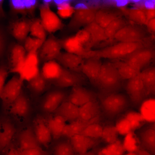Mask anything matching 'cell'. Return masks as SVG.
<instances>
[{
  "label": "cell",
  "mask_w": 155,
  "mask_h": 155,
  "mask_svg": "<svg viewBox=\"0 0 155 155\" xmlns=\"http://www.w3.org/2000/svg\"><path fill=\"white\" fill-rule=\"evenodd\" d=\"M123 80L113 62L102 63L98 76L94 85L100 93L104 96L118 92L121 88Z\"/></svg>",
  "instance_id": "1"
},
{
  "label": "cell",
  "mask_w": 155,
  "mask_h": 155,
  "mask_svg": "<svg viewBox=\"0 0 155 155\" xmlns=\"http://www.w3.org/2000/svg\"><path fill=\"white\" fill-rule=\"evenodd\" d=\"M142 47L140 42H120L114 45L97 50H90L87 58L97 57L112 60L125 58Z\"/></svg>",
  "instance_id": "2"
},
{
  "label": "cell",
  "mask_w": 155,
  "mask_h": 155,
  "mask_svg": "<svg viewBox=\"0 0 155 155\" xmlns=\"http://www.w3.org/2000/svg\"><path fill=\"white\" fill-rule=\"evenodd\" d=\"M100 108L107 116L113 117L123 111L127 107L128 99L124 94L118 92L100 96Z\"/></svg>",
  "instance_id": "3"
},
{
  "label": "cell",
  "mask_w": 155,
  "mask_h": 155,
  "mask_svg": "<svg viewBox=\"0 0 155 155\" xmlns=\"http://www.w3.org/2000/svg\"><path fill=\"white\" fill-rule=\"evenodd\" d=\"M24 82L19 75L16 74L6 83L0 92L4 110H8L11 104L20 94Z\"/></svg>",
  "instance_id": "4"
},
{
  "label": "cell",
  "mask_w": 155,
  "mask_h": 155,
  "mask_svg": "<svg viewBox=\"0 0 155 155\" xmlns=\"http://www.w3.org/2000/svg\"><path fill=\"white\" fill-rule=\"evenodd\" d=\"M39 9L40 20L46 32L52 33L63 28L61 21L50 8L49 1H44L40 6Z\"/></svg>",
  "instance_id": "5"
},
{
  "label": "cell",
  "mask_w": 155,
  "mask_h": 155,
  "mask_svg": "<svg viewBox=\"0 0 155 155\" xmlns=\"http://www.w3.org/2000/svg\"><path fill=\"white\" fill-rule=\"evenodd\" d=\"M58 88L48 91L43 96L40 107L44 113H53L66 99L68 94L62 88Z\"/></svg>",
  "instance_id": "6"
},
{
  "label": "cell",
  "mask_w": 155,
  "mask_h": 155,
  "mask_svg": "<svg viewBox=\"0 0 155 155\" xmlns=\"http://www.w3.org/2000/svg\"><path fill=\"white\" fill-rule=\"evenodd\" d=\"M155 57V52L152 50L142 47L125 58V61L141 71L147 68Z\"/></svg>",
  "instance_id": "7"
},
{
  "label": "cell",
  "mask_w": 155,
  "mask_h": 155,
  "mask_svg": "<svg viewBox=\"0 0 155 155\" xmlns=\"http://www.w3.org/2000/svg\"><path fill=\"white\" fill-rule=\"evenodd\" d=\"M86 78L81 73L71 71L63 67L59 77L51 84L59 88L72 87L76 86H83L86 83Z\"/></svg>",
  "instance_id": "8"
},
{
  "label": "cell",
  "mask_w": 155,
  "mask_h": 155,
  "mask_svg": "<svg viewBox=\"0 0 155 155\" xmlns=\"http://www.w3.org/2000/svg\"><path fill=\"white\" fill-rule=\"evenodd\" d=\"M126 90L131 101L135 105H140L148 96L140 74L128 80Z\"/></svg>",
  "instance_id": "9"
},
{
  "label": "cell",
  "mask_w": 155,
  "mask_h": 155,
  "mask_svg": "<svg viewBox=\"0 0 155 155\" xmlns=\"http://www.w3.org/2000/svg\"><path fill=\"white\" fill-rule=\"evenodd\" d=\"M62 48L61 40L50 35L40 48L38 56L39 59L44 63L55 60L60 53Z\"/></svg>",
  "instance_id": "10"
},
{
  "label": "cell",
  "mask_w": 155,
  "mask_h": 155,
  "mask_svg": "<svg viewBox=\"0 0 155 155\" xmlns=\"http://www.w3.org/2000/svg\"><path fill=\"white\" fill-rule=\"evenodd\" d=\"M96 97L94 92L83 86L78 85L72 87L66 99L79 107L96 100Z\"/></svg>",
  "instance_id": "11"
},
{
  "label": "cell",
  "mask_w": 155,
  "mask_h": 155,
  "mask_svg": "<svg viewBox=\"0 0 155 155\" xmlns=\"http://www.w3.org/2000/svg\"><path fill=\"white\" fill-rule=\"evenodd\" d=\"M96 11L94 9L88 8L75 9L69 24V27L75 28L85 27L94 21Z\"/></svg>",
  "instance_id": "12"
},
{
  "label": "cell",
  "mask_w": 155,
  "mask_h": 155,
  "mask_svg": "<svg viewBox=\"0 0 155 155\" xmlns=\"http://www.w3.org/2000/svg\"><path fill=\"white\" fill-rule=\"evenodd\" d=\"M8 110L12 115L20 118L26 119L29 116L31 112L30 100L22 91Z\"/></svg>",
  "instance_id": "13"
},
{
  "label": "cell",
  "mask_w": 155,
  "mask_h": 155,
  "mask_svg": "<svg viewBox=\"0 0 155 155\" xmlns=\"http://www.w3.org/2000/svg\"><path fill=\"white\" fill-rule=\"evenodd\" d=\"M102 63L100 59L92 57L86 59L81 68V73L94 86L101 70Z\"/></svg>",
  "instance_id": "14"
},
{
  "label": "cell",
  "mask_w": 155,
  "mask_h": 155,
  "mask_svg": "<svg viewBox=\"0 0 155 155\" xmlns=\"http://www.w3.org/2000/svg\"><path fill=\"white\" fill-rule=\"evenodd\" d=\"M144 37V33L140 28L126 25L115 34L114 38L119 42L136 43L140 42Z\"/></svg>",
  "instance_id": "15"
},
{
  "label": "cell",
  "mask_w": 155,
  "mask_h": 155,
  "mask_svg": "<svg viewBox=\"0 0 155 155\" xmlns=\"http://www.w3.org/2000/svg\"><path fill=\"white\" fill-rule=\"evenodd\" d=\"M84 59L81 56L65 52H61L55 60L63 67L81 73V68L84 61Z\"/></svg>",
  "instance_id": "16"
},
{
  "label": "cell",
  "mask_w": 155,
  "mask_h": 155,
  "mask_svg": "<svg viewBox=\"0 0 155 155\" xmlns=\"http://www.w3.org/2000/svg\"><path fill=\"white\" fill-rule=\"evenodd\" d=\"M24 46L19 44L11 48L9 57V72L18 74L22 67L26 56Z\"/></svg>",
  "instance_id": "17"
},
{
  "label": "cell",
  "mask_w": 155,
  "mask_h": 155,
  "mask_svg": "<svg viewBox=\"0 0 155 155\" xmlns=\"http://www.w3.org/2000/svg\"><path fill=\"white\" fill-rule=\"evenodd\" d=\"M98 139L79 134L70 138V142L75 152L80 155L88 151L98 144L99 142Z\"/></svg>",
  "instance_id": "18"
},
{
  "label": "cell",
  "mask_w": 155,
  "mask_h": 155,
  "mask_svg": "<svg viewBox=\"0 0 155 155\" xmlns=\"http://www.w3.org/2000/svg\"><path fill=\"white\" fill-rule=\"evenodd\" d=\"M100 116L88 121L80 120L78 119L71 122L65 125L62 133V135L70 138L74 135L80 134L89 125L93 123H98Z\"/></svg>",
  "instance_id": "19"
},
{
  "label": "cell",
  "mask_w": 155,
  "mask_h": 155,
  "mask_svg": "<svg viewBox=\"0 0 155 155\" xmlns=\"http://www.w3.org/2000/svg\"><path fill=\"white\" fill-rule=\"evenodd\" d=\"M34 126V131L40 144L47 147L51 142L52 135L44 118L41 116L36 117Z\"/></svg>",
  "instance_id": "20"
},
{
  "label": "cell",
  "mask_w": 155,
  "mask_h": 155,
  "mask_svg": "<svg viewBox=\"0 0 155 155\" xmlns=\"http://www.w3.org/2000/svg\"><path fill=\"white\" fill-rule=\"evenodd\" d=\"M16 132L15 127L7 118H1L0 123V149L2 152L9 146Z\"/></svg>",
  "instance_id": "21"
},
{
  "label": "cell",
  "mask_w": 155,
  "mask_h": 155,
  "mask_svg": "<svg viewBox=\"0 0 155 155\" xmlns=\"http://www.w3.org/2000/svg\"><path fill=\"white\" fill-rule=\"evenodd\" d=\"M20 150L40 147L34 129L28 127L21 131L18 137Z\"/></svg>",
  "instance_id": "22"
},
{
  "label": "cell",
  "mask_w": 155,
  "mask_h": 155,
  "mask_svg": "<svg viewBox=\"0 0 155 155\" xmlns=\"http://www.w3.org/2000/svg\"><path fill=\"white\" fill-rule=\"evenodd\" d=\"M32 22V20L25 18L13 22L11 26V34L18 41L24 42L30 32Z\"/></svg>",
  "instance_id": "23"
},
{
  "label": "cell",
  "mask_w": 155,
  "mask_h": 155,
  "mask_svg": "<svg viewBox=\"0 0 155 155\" xmlns=\"http://www.w3.org/2000/svg\"><path fill=\"white\" fill-rule=\"evenodd\" d=\"M53 113L71 122L78 119L79 107L66 99Z\"/></svg>",
  "instance_id": "24"
},
{
  "label": "cell",
  "mask_w": 155,
  "mask_h": 155,
  "mask_svg": "<svg viewBox=\"0 0 155 155\" xmlns=\"http://www.w3.org/2000/svg\"><path fill=\"white\" fill-rule=\"evenodd\" d=\"M62 48L66 52L74 54L86 59L89 50L85 47L74 36L61 40Z\"/></svg>",
  "instance_id": "25"
},
{
  "label": "cell",
  "mask_w": 155,
  "mask_h": 155,
  "mask_svg": "<svg viewBox=\"0 0 155 155\" xmlns=\"http://www.w3.org/2000/svg\"><path fill=\"white\" fill-rule=\"evenodd\" d=\"M27 82V88L32 94L36 96H40L48 91L52 85L40 72Z\"/></svg>",
  "instance_id": "26"
},
{
  "label": "cell",
  "mask_w": 155,
  "mask_h": 155,
  "mask_svg": "<svg viewBox=\"0 0 155 155\" xmlns=\"http://www.w3.org/2000/svg\"><path fill=\"white\" fill-rule=\"evenodd\" d=\"M100 105L96 100L89 102L79 107L78 119L90 120L100 116Z\"/></svg>",
  "instance_id": "27"
},
{
  "label": "cell",
  "mask_w": 155,
  "mask_h": 155,
  "mask_svg": "<svg viewBox=\"0 0 155 155\" xmlns=\"http://www.w3.org/2000/svg\"><path fill=\"white\" fill-rule=\"evenodd\" d=\"M142 148L155 155V130L149 127L142 129L139 133Z\"/></svg>",
  "instance_id": "28"
},
{
  "label": "cell",
  "mask_w": 155,
  "mask_h": 155,
  "mask_svg": "<svg viewBox=\"0 0 155 155\" xmlns=\"http://www.w3.org/2000/svg\"><path fill=\"white\" fill-rule=\"evenodd\" d=\"M62 68L63 67L57 61L51 60L44 63L40 72L51 83L59 77Z\"/></svg>",
  "instance_id": "29"
},
{
  "label": "cell",
  "mask_w": 155,
  "mask_h": 155,
  "mask_svg": "<svg viewBox=\"0 0 155 155\" xmlns=\"http://www.w3.org/2000/svg\"><path fill=\"white\" fill-rule=\"evenodd\" d=\"M140 75L148 95L155 94V67L144 69Z\"/></svg>",
  "instance_id": "30"
},
{
  "label": "cell",
  "mask_w": 155,
  "mask_h": 155,
  "mask_svg": "<svg viewBox=\"0 0 155 155\" xmlns=\"http://www.w3.org/2000/svg\"><path fill=\"white\" fill-rule=\"evenodd\" d=\"M47 125L54 138L57 139L62 135L63 129L66 124V120L62 117L57 115L48 118Z\"/></svg>",
  "instance_id": "31"
},
{
  "label": "cell",
  "mask_w": 155,
  "mask_h": 155,
  "mask_svg": "<svg viewBox=\"0 0 155 155\" xmlns=\"http://www.w3.org/2000/svg\"><path fill=\"white\" fill-rule=\"evenodd\" d=\"M139 112L146 122H155V99H146L140 105Z\"/></svg>",
  "instance_id": "32"
},
{
  "label": "cell",
  "mask_w": 155,
  "mask_h": 155,
  "mask_svg": "<svg viewBox=\"0 0 155 155\" xmlns=\"http://www.w3.org/2000/svg\"><path fill=\"white\" fill-rule=\"evenodd\" d=\"M122 80H128L139 74L140 72L125 61L113 62Z\"/></svg>",
  "instance_id": "33"
},
{
  "label": "cell",
  "mask_w": 155,
  "mask_h": 155,
  "mask_svg": "<svg viewBox=\"0 0 155 155\" xmlns=\"http://www.w3.org/2000/svg\"><path fill=\"white\" fill-rule=\"evenodd\" d=\"M89 33L92 44H96L108 39L104 28L94 21L84 27Z\"/></svg>",
  "instance_id": "34"
},
{
  "label": "cell",
  "mask_w": 155,
  "mask_h": 155,
  "mask_svg": "<svg viewBox=\"0 0 155 155\" xmlns=\"http://www.w3.org/2000/svg\"><path fill=\"white\" fill-rule=\"evenodd\" d=\"M119 17L115 13L100 10L96 11L94 22L105 28L112 21Z\"/></svg>",
  "instance_id": "35"
},
{
  "label": "cell",
  "mask_w": 155,
  "mask_h": 155,
  "mask_svg": "<svg viewBox=\"0 0 155 155\" xmlns=\"http://www.w3.org/2000/svg\"><path fill=\"white\" fill-rule=\"evenodd\" d=\"M46 32L40 19L32 20L30 32L31 35L44 42L46 39Z\"/></svg>",
  "instance_id": "36"
},
{
  "label": "cell",
  "mask_w": 155,
  "mask_h": 155,
  "mask_svg": "<svg viewBox=\"0 0 155 155\" xmlns=\"http://www.w3.org/2000/svg\"><path fill=\"white\" fill-rule=\"evenodd\" d=\"M126 25L125 20L120 17L112 21L104 28L105 34L108 39L114 38L115 34Z\"/></svg>",
  "instance_id": "37"
},
{
  "label": "cell",
  "mask_w": 155,
  "mask_h": 155,
  "mask_svg": "<svg viewBox=\"0 0 155 155\" xmlns=\"http://www.w3.org/2000/svg\"><path fill=\"white\" fill-rule=\"evenodd\" d=\"M38 66L24 64L18 74L24 81L28 82L40 73Z\"/></svg>",
  "instance_id": "38"
},
{
  "label": "cell",
  "mask_w": 155,
  "mask_h": 155,
  "mask_svg": "<svg viewBox=\"0 0 155 155\" xmlns=\"http://www.w3.org/2000/svg\"><path fill=\"white\" fill-rule=\"evenodd\" d=\"M124 117L129 122L133 131L140 128L146 122L140 113L135 111L128 112Z\"/></svg>",
  "instance_id": "39"
},
{
  "label": "cell",
  "mask_w": 155,
  "mask_h": 155,
  "mask_svg": "<svg viewBox=\"0 0 155 155\" xmlns=\"http://www.w3.org/2000/svg\"><path fill=\"white\" fill-rule=\"evenodd\" d=\"M57 9V13L61 18H66L72 16L75 10L70 3L67 1H55Z\"/></svg>",
  "instance_id": "40"
},
{
  "label": "cell",
  "mask_w": 155,
  "mask_h": 155,
  "mask_svg": "<svg viewBox=\"0 0 155 155\" xmlns=\"http://www.w3.org/2000/svg\"><path fill=\"white\" fill-rule=\"evenodd\" d=\"M122 143L125 151L128 152H135L140 148L134 131H132L125 136Z\"/></svg>",
  "instance_id": "41"
},
{
  "label": "cell",
  "mask_w": 155,
  "mask_h": 155,
  "mask_svg": "<svg viewBox=\"0 0 155 155\" xmlns=\"http://www.w3.org/2000/svg\"><path fill=\"white\" fill-rule=\"evenodd\" d=\"M125 150L123 143L119 140L108 145L100 151L106 155H124Z\"/></svg>",
  "instance_id": "42"
},
{
  "label": "cell",
  "mask_w": 155,
  "mask_h": 155,
  "mask_svg": "<svg viewBox=\"0 0 155 155\" xmlns=\"http://www.w3.org/2000/svg\"><path fill=\"white\" fill-rule=\"evenodd\" d=\"M119 135L115 126H107L103 128L101 138L109 144L118 140Z\"/></svg>",
  "instance_id": "43"
},
{
  "label": "cell",
  "mask_w": 155,
  "mask_h": 155,
  "mask_svg": "<svg viewBox=\"0 0 155 155\" xmlns=\"http://www.w3.org/2000/svg\"><path fill=\"white\" fill-rule=\"evenodd\" d=\"M103 128L98 123L91 124L88 126L81 134L94 139L101 138Z\"/></svg>",
  "instance_id": "44"
},
{
  "label": "cell",
  "mask_w": 155,
  "mask_h": 155,
  "mask_svg": "<svg viewBox=\"0 0 155 155\" xmlns=\"http://www.w3.org/2000/svg\"><path fill=\"white\" fill-rule=\"evenodd\" d=\"M75 152L70 142L64 141L58 143L55 146L54 155H74Z\"/></svg>",
  "instance_id": "45"
},
{
  "label": "cell",
  "mask_w": 155,
  "mask_h": 155,
  "mask_svg": "<svg viewBox=\"0 0 155 155\" xmlns=\"http://www.w3.org/2000/svg\"><path fill=\"white\" fill-rule=\"evenodd\" d=\"M128 17L132 21L139 24L147 23V19L145 11L138 9H131L128 12Z\"/></svg>",
  "instance_id": "46"
},
{
  "label": "cell",
  "mask_w": 155,
  "mask_h": 155,
  "mask_svg": "<svg viewBox=\"0 0 155 155\" xmlns=\"http://www.w3.org/2000/svg\"><path fill=\"white\" fill-rule=\"evenodd\" d=\"M44 42L39 39L28 36L24 42V47L28 53L37 52V50L40 48Z\"/></svg>",
  "instance_id": "47"
},
{
  "label": "cell",
  "mask_w": 155,
  "mask_h": 155,
  "mask_svg": "<svg viewBox=\"0 0 155 155\" xmlns=\"http://www.w3.org/2000/svg\"><path fill=\"white\" fill-rule=\"evenodd\" d=\"M115 126L119 134L122 135L133 131L129 122L124 117L119 120Z\"/></svg>",
  "instance_id": "48"
},
{
  "label": "cell",
  "mask_w": 155,
  "mask_h": 155,
  "mask_svg": "<svg viewBox=\"0 0 155 155\" xmlns=\"http://www.w3.org/2000/svg\"><path fill=\"white\" fill-rule=\"evenodd\" d=\"M74 36L86 49V45L92 43L90 35L84 28L78 31Z\"/></svg>",
  "instance_id": "49"
},
{
  "label": "cell",
  "mask_w": 155,
  "mask_h": 155,
  "mask_svg": "<svg viewBox=\"0 0 155 155\" xmlns=\"http://www.w3.org/2000/svg\"><path fill=\"white\" fill-rule=\"evenodd\" d=\"M10 5L12 11L14 13L25 14L27 13L23 0H11Z\"/></svg>",
  "instance_id": "50"
},
{
  "label": "cell",
  "mask_w": 155,
  "mask_h": 155,
  "mask_svg": "<svg viewBox=\"0 0 155 155\" xmlns=\"http://www.w3.org/2000/svg\"><path fill=\"white\" fill-rule=\"evenodd\" d=\"M39 59L37 52L28 53L25 58L24 63L30 65L38 66Z\"/></svg>",
  "instance_id": "51"
},
{
  "label": "cell",
  "mask_w": 155,
  "mask_h": 155,
  "mask_svg": "<svg viewBox=\"0 0 155 155\" xmlns=\"http://www.w3.org/2000/svg\"><path fill=\"white\" fill-rule=\"evenodd\" d=\"M20 155H48L47 153L40 147L20 150Z\"/></svg>",
  "instance_id": "52"
},
{
  "label": "cell",
  "mask_w": 155,
  "mask_h": 155,
  "mask_svg": "<svg viewBox=\"0 0 155 155\" xmlns=\"http://www.w3.org/2000/svg\"><path fill=\"white\" fill-rule=\"evenodd\" d=\"M9 71L8 68L4 65L1 66L0 68V92L5 85L6 80Z\"/></svg>",
  "instance_id": "53"
},
{
  "label": "cell",
  "mask_w": 155,
  "mask_h": 155,
  "mask_svg": "<svg viewBox=\"0 0 155 155\" xmlns=\"http://www.w3.org/2000/svg\"><path fill=\"white\" fill-rule=\"evenodd\" d=\"M24 2L27 12L32 13L34 10L37 4L36 0H24Z\"/></svg>",
  "instance_id": "54"
},
{
  "label": "cell",
  "mask_w": 155,
  "mask_h": 155,
  "mask_svg": "<svg viewBox=\"0 0 155 155\" xmlns=\"http://www.w3.org/2000/svg\"><path fill=\"white\" fill-rule=\"evenodd\" d=\"M0 31V56L2 57L4 52L6 40L5 35L2 29Z\"/></svg>",
  "instance_id": "55"
},
{
  "label": "cell",
  "mask_w": 155,
  "mask_h": 155,
  "mask_svg": "<svg viewBox=\"0 0 155 155\" xmlns=\"http://www.w3.org/2000/svg\"><path fill=\"white\" fill-rule=\"evenodd\" d=\"M145 11L147 23L149 21L155 17V9L154 8H148Z\"/></svg>",
  "instance_id": "56"
},
{
  "label": "cell",
  "mask_w": 155,
  "mask_h": 155,
  "mask_svg": "<svg viewBox=\"0 0 155 155\" xmlns=\"http://www.w3.org/2000/svg\"><path fill=\"white\" fill-rule=\"evenodd\" d=\"M5 155H20V154L19 150L11 146L5 152Z\"/></svg>",
  "instance_id": "57"
},
{
  "label": "cell",
  "mask_w": 155,
  "mask_h": 155,
  "mask_svg": "<svg viewBox=\"0 0 155 155\" xmlns=\"http://www.w3.org/2000/svg\"><path fill=\"white\" fill-rule=\"evenodd\" d=\"M135 153L137 155H153L147 150L140 148Z\"/></svg>",
  "instance_id": "58"
},
{
  "label": "cell",
  "mask_w": 155,
  "mask_h": 155,
  "mask_svg": "<svg viewBox=\"0 0 155 155\" xmlns=\"http://www.w3.org/2000/svg\"><path fill=\"white\" fill-rule=\"evenodd\" d=\"M80 155H96L92 151H88Z\"/></svg>",
  "instance_id": "59"
},
{
  "label": "cell",
  "mask_w": 155,
  "mask_h": 155,
  "mask_svg": "<svg viewBox=\"0 0 155 155\" xmlns=\"http://www.w3.org/2000/svg\"><path fill=\"white\" fill-rule=\"evenodd\" d=\"M148 127L155 130V122L151 123Z\"/></svg>",
  "instance_id": "60"
},
{
  "label": "cell",
  "mask_w": 155,
  "mask_h": 155,
  "mask_svg": "<svg viewBox=\"0 0 155 155\" xmlns=\"http://www.w3.org/2000/svg\"><path fill=\"white\" fill-rule=\"evenodd\" d=\"M124 155H137L135 152H129Z\"/></svg>",
  "instance_id": "61"
},
{
  "label": "cell",
  "mask_w": 155,
  "mask_h": 155,
  "mask_svg": "<svg viewBox=\"0 0 155 155\" xmlns=\"http://www.w3.org/2000/svg\"><path fill=\"white\" fill-rule=\"evenodd\" d=\"M98 155H106L105 154H104L102 153L101 152H100L99 154Z\"/></svg>",
  "instance_id": "62"
}]
</instances>
